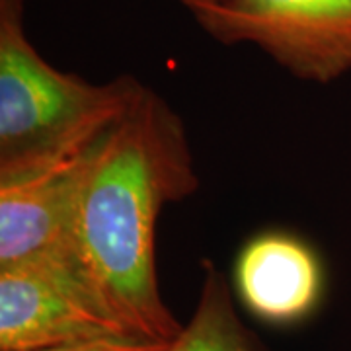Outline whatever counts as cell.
I'll use <instances>...</instances> for the list:
<instances>
[{
	"label": "cell",
	"mask_w": 351,
	"mask_h": 351,
	"mask_svg": "<svg viewBox=\"0 0 351 351\" xmlns=\"http://www.w3.org/2000/svg\"><path fill=\"white\" fill-rule=\"evenodd\" d=\"M25 0H0V166L117 121L141 90L133 76L94 84L55 69L27 38Z\"/></svg>",
	"instance_id": "2"
},
{
	"label": "cell",
	"mask_w": 351,
	"mask_h": 351,
	"mask_svg": "<svg viewBox=\"0 0 351 351\" xmlns=\"http://www.w3.org/2000/svg\"><path fill=\"white\" fill-rule=\"evenodd\" d=\"M172 341L141 338V336H110V338L84 339L55 348L36 351H166Z\"/></svg>",
	"instance_id": "8"
},
{
	"label": "cell",
	"mask_w": 351,
	"mask_h": 351,
	"mask_svg": "<svg viewBox=\"0 0 351 351\" xmlns=\"http://www.w3.org/2000/svg\"><path fill=\"white\" fill-rule=\"evenodd\" d=\"M234 287L242 304L269 324H295L316 308L322 267L313 248L287 232H262L237 256Z\"/></svg>",
	"instance_id": "6"
},
{
	"label": "cell",
	"mask_w": 351,
	"mask_h": 351,
	"mask_svg": "<svg viewBox=\"0 0 351 351\" xmlns=\"http://www.w3.org/2000/svg\"><path fill=\"white\" fill-rule=\"evenodd\" d=\"M113 125L0 166V265L47 263L88 279L76 244L78 209L90 166Z\"/></svg>",
	"instance_id": "3"
},
{
	"label": "cell",
	"mask_w": 351,
	"mask_h": 351,
	"mask_svg": "<svg viewBox=\"0 0 351 351\" xmlns=\"http://www.w3.org/2000/svg\"><path fill=\"white\" fill-rule=\"evenodd\" d=\"M135 336L86 279L43 263L0 265V351H36L84 339Z\"/></svg>",
	"instance_id": "5"
},
{
	"label": "cell",
	"mask_w": 351,
	"mask_h": 351,
	"mask_svg": "<svg viewBox=\"0 0 351 351\" xmlns=\"http://www.w3.org/2000/svg\"><path fill=\"white\" fill-rule=\"evenodd\" d=\"M188 8L191 10H197V8H203V6H209V4H215L219 0H182Z\"/></svg>",
	"instance_id": "9"
},
{
	"label": "cell",
	"mask_w": 351,
	"mask_h": 351,
	"mask_svg": "<svg viewBox=\"0 0 351 351\" xmlns=\"http://www.w3.org/2000/svg\"><path fill=\"white\" fill-rule=\"evenodd\" d=\"M166 351H258L234 311L225 276L213 262L205 263L199 299L189 322Z\"/></svg>",
	"instance_id": "7"
},
{
	"label": "cell",
	"mask_w": 351,
	"mask_h": 351,
	"mask_svg": "<svg viewBox=\"0 0 351 351\" xmlns=\"http://www.w3.org/2000/svg\"><path fill=\"white\" fill-rule=\"evenodd\" d=\"M223 43H250L301 80L351 71V0H219L193 10Z\"/></svg>",
	"instance_id": "4"
},
{
	"label": "cell",
	"mask_w": 351,
	"mask_h": 351,
	"mask_svg": "<svg viewBox=\"0 0 351 351\" xmlns=\"http://www.w3.org/2000/svg\"><path fill=\"white\" fill-rule=\"evenodd\" d=\"M199 184L186 127L152 88L141 86L101 141L80 197L76 244L106 308L141 338L182 332L156 277V225L166 205Z\"/></svg>",
	"instance_id": "1"
}]
</instances>
